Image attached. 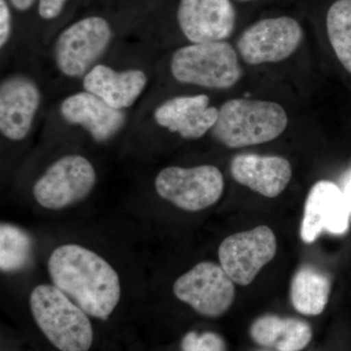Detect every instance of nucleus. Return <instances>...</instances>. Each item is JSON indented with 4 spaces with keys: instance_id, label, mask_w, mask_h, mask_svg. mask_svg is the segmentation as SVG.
<instances>
[{
    "instance_id": "obj_16",
    "label": "nucleus",
    "mask_w": 351,
    "mask_h": 351,
    "mask_svg": "<svg viewBox=\"0 0 351 351\" xmlns=\"http://www.w3.org/2000/svg\"><path fill=\"white\" fill-rule=\"evenodd\" d=\"M147 84L149 75L144 69H117L104 63L95 64L82 78V90L124 112L137 103Z\"/></svg>"
},
{
    "instance_id": "obj_6",
    "label": "nucleus",
    "mask_w": 351,
    "mask_h": 351,
    "mask_svg": "<svg viewBox=\"0 0 351 351\" xmlns=\"http://www.w3.org/2000/svg\"><path fill=\"white\" fill-rule=\"evenodd\" d=\"M97 180L96 168L87 157L66 154L51 164L34 182L32 195L45 209L62 210L88 197Z\"/></svg>"
},
{
    "instance_id": "obj_25",
    "label": "nucleus",
    "mask_w": 351,
    "mask_h": 351,
    "mask_svg": "<svg viewBox=\"0 0 351 351\" xmlns=\"http://www.w3.org/2000/svg\"><path fill=\"white\" fill-rule=\"evenodd\" d=\"M14 8L19 11H27L34 5L36 0H10Z\"/></svg>"
},
{
    "instance_id": "obj_23",
    "label": "nucleus",
    "mask_w": 351,
    "mask_h": 351,
    "mask_svg": "<svg viewBox=\"0 0 351 351\" xmlns=\"http://www.w3.org/2000/svg\"><path fill=\"white\" fill-rule=\"evenodd\" d=\"M12 34V14L6 0H0V48L3 50Z\"/></svg>"
},
{
    "instance_id": "obj_8",
    "label": "nucleus",
    "mask_w": 351,
    "mask_h": 351,
    "mask_svg": "<svg viewBox=\"0 0 351 351\" xmlns=\"http://www.w3.org/2000/svg\"><path fill=\"white\" fill-rule=\"evenodd\" d=\"M175 297L189 304L200 315L221 317L235 299L234 282L213 262H201L182 274L173 285Z\"/></svg>"
},
{
    "instance_id": "obj_1",
    "label": "nucleus",
    "mask_w": 351,
    "mask_h": 351,
    "mask_svg": "<svg viewBox=\"0 0 351 351\" xmlns=\"http://www.w3.org/2000/svg\"><path fill=\"white\" fill-rule=\"evenodd\" d=\"M48 272L53 285L89 316L107 320L119 306L121 284L117 270L96 252L64 244L51 254Z\"/></svg>"
},
{
    "instance_id": "obj_12",
    "label": "nucleus",
    "mask_w": 351,
    "mask_h": 351,
    "mask_svg": "<svg viewBox=\"0 0 351 351\" xmlns=\"http://www.w3.org/2000/svg\"><path fill=\"white\" fill-rule=\"evenodd\" d=\"M350 208L343 191L331 181L313 184L304 204L301 225V239L313 243L322 232L341 235L350 228Z\"/></svg>"
},
{
    "instance_id": "obj_7",
    "label": "nucleus",
    "mask_w": 351,
    "mask_h": 351,
    "mask_svg": "<svg viewBox=\"0 0 351 351\" xmlns=\"http://www.w3.org/2000/svg\"><path fill=\"white\" fill-rule=\"evenodd\" d=\"M157 195L188 212H198L216 204L225 189L221 170L214 165L184 168L169 166L154 180Z\"/></svg>"
},
{
    "instance_id": "obj_10",
    "label": "nucleus",
    "mask_w": 351,
    "mask_h": 351,
    "mask_svg": "<svg viewBox=\"0 0 351 351\" xmlns=\"http://www.w3.org/2000/svg\"><path fill=\"white\" fill-rule=\"evenodd\" d=\"M302 40V29L297 21L270 18L245 29L237 41V49L245 63L251 66L278 63L294 54Z\"/></svg>"
},
{
    "instance_id": "obj_27",
    "label": "nucleus",
    "mask_w": 351,
    "mask_h": 351,
    "mask_svg": "<svg viewBox=\"0 0 351 351\" xmlns=\"http://www.w3.org/2000/svg\"><path fill=\"white\" fill-rule=\"evenodd\" d=\"M242 1H251V0H242Z\"/></svg>"
},
{
    "instance_id": "obj_22",
    "label": "nucleus",
    "mask_w": 351,
    "mask_h": 351,
    "mask_svg": "<svg viewBox=\"0 0 351 351\" xmlns=\"http://www.w3.org/2000/svg\"><path fill=\"white\" fill-rule=\"evenodd\" d=\"M181 348L182 351H226L225 341L214 332H186L182 339Z\"/></svg>"
},
{
    "instance_id": "obj_20",
    "label": "nucleus",
    "mask_w": 351,
    "mask_h": 351,
    "mask_svg": "<svg viewBox=\"0 0 351 351\" xmlns=\"http://www.w3.org/2000/svg\"><path fill=\"white\" fill-rule=\"evenodd\" d=\"M327 32L339 61L351 75V0H338L327 14Z\"/></svg>"
},
{
    "instance_id": "obj_9",
    "label": "nucleus",
    "mask_w": 351,
    "mask_h": 351,
    "mask_svg": "<svg viewBox=\"0 0 351 351\" xmlns=\"http://www.w3.org/2000/svg\"><path fill=\"white\" fill-rule=\"evenodd\" d=\"M276 234L267 226L226 237L219 247V265L233 282L247 286L276 257Z\"/></svg>"
},
{
    "instance_id": "obj_4",
    "label": "nucleus",
    "mask_w": 351,
    "mask_h": 351,
    "mask_svg": "<svg viewBox=\"0 0 351 351\" xmlns=\"http://www.w3.org/2000/svg\"><path fill=\"white\" fill-rule=\"evenodd\" d=\"M169 69L176 82L212 90L230 89L242 75L237 51L226 41L182 46L173 53Z\"/></svg>"
},
{
    "instance_id": "obj_17",
    "label": "nucleus",
    "mask_w": 351,
    "mask_h": 351,
    "mask_svg": "<svg viewBox=\"0 0 351 351\" xmlns=\"http://www.w3.org/2000/svg\"><path fill=\"white\" fill-rule=\"evenodd\" d=\"M233 179L261 195L274 198L287 188L292 178V166L280 156L240 154L230 162Z\"/></svg>"
},
{
    "instance_id": "obj_19",
    "label": "nucleus",
    "mask_w": 351,
    "mask_h": 351,
    "mask_svg": "<svg viewBox=\"0 0 351 351\" xmlns=\"http://www.w3.org/2000/svg\"><path fill=\"white\" fill-rule=\"evenodd\" d=\"M331 292V279L311 265H302L291 283V302L298 313L319 315L326 308Z\"/></svg>"
},
{
    "instance_id": "obj_13",
    "label": "nucleus",
    "mask_w": 351,
    "mask_h": 351,
    "mask_svg": "<svg viewBox=\"0 0 351 351\" xmlns=\"http://www.w3.org/2000/svg\"><path fill=\"white\" fill-rule=\"evenodd\" d=\"M59 112L64 122L82 128L99 144L117 137L127 122L124 110L110 107L96 95L84 90L66 96L60 104Z\"/></svg>"
},
{
    "instance_id": "obj_18",
    "label": "nucleus",
    "mask_w": 351,
    "mask_h": 351,
    "mask_svg": "<svg viewBox=\"0 0 351 351\" xmlns=\"http://www.w3.org/2000/svg\"><path fill=\"white\" fill-rule=\"evenodd\" d=\"M252 339L277 351H302L313 339V329L306 321L265 314L252 323Z\"/></svg>"
},
{
    "instance_id": "obj_2",
    "label": "nucleus",
    "mask_w": 351,
    "mask_h": 351,
    "mask_svg": "<svg viewBox=\"0 0 351 351\" xmlns=\"http://www.w3.org/2000/svg\"><path fill=\"white\" fill-rule=\"evenodd\" d=\"M287 125V113L276 101L232 99L219 108L211 132L221 144L240 149L276 140Z\"/></svg>"
},
{
    "instance_id": "obj_28",
    "label": "nucleus",
    "mask_w": 351,
    "mask_h": 351,
    "mask_svg": "<svg viewBox=\"0 0 351 351\" xmlns=\"http://www.w3.org/2000/svg\"><path fill=\"white\" fill-rule=\"evenodd\" d=\"M261 351H269V350H261ZM277 351V350H276Z\"/></svg>"
},
{
    "instance_id": "obj_11",
    "label": "nucleus",
    "mask_w": 351,
    "mask_h": 351,
    "mask_svg": "<svg viewBox=\"0 0 351 351\" xmlns=\"http://www.w3.org/2000/svg\"><path fill=\"white\" fill-rule=\"evenodd\" d=\"M43 104V92L34 77L13 73L0 82V134L11 142L31 134Z\"/></svg>"
},
{
    "instance_id": "obj_14",
    "label": "nucleus",
    "mask_w": 351,
    "mask_h": 351,
    "mask_svg": "<svg viewBox=\"0 0 351 351\" xmlns=\"http://www.w3.org/2000/svg\"><path fill=\"white\" fill-rule=\"evenodd\" d=\"M177 19L191 43L225 41L234 29L235 11L230 0H181Z\"/></svg>"
},
{
    "instance_id": "obj_5",
    "label": "nucleus",
    "mask_w": 351,
    "mask_h": 351,
    "mask_svg": "<svg viewBox=\"0 0 351 351\" xmlns=\"http://www.w3.org/2000/svg\"><path fill=\"white\" fill-rule=\"evenodd\" d=\"M113 40L112 25L100 16H89L73 23L58 36L53 60L62 75L82 78L100 63Z\"/></svg>"
},
{
    "instance_id": "obj_3",
    "label": "nucleus",
    "mask_w": 351,
    "mask_h": 351,
    "mask_svg": "<svg viewBox=\"0 0 351 351\" xmlns=\"http://www.w3.org/2000/svg\"><path fill=\"white\" fill-rule=\"evenodd\" d=\"M29 308L44 336L60 351H88L94 332L88 314L54 285L40 284L29 295Z\"/></svg>"
},
{
    "instance_id": "obj_24",
    "label": "nucleus",
    "mask_w": 351,
    "mask_h": 351,
    "mask_svg": "<svg viewBox=\"0 0 351 351\" xmlns=\"http://www.w3.org/2000/svg\"><path fill=\"white\" fill-rule=\"evenodd\" d=\"M68 0H38V13L44 20H53L60 16Z\"/></svg>"
},
{
    "instance_id": "obj_15",
    "label": "nucleus",
    "mask_w": 351,
    "mask_h": 351,
    "mask_svg": "<svg viewBox=\"0 0 351 351\" xmlns=\"http://www.w3.org/2000/svg\"><path fill=\"white\" fill-rule=\"evenodd\" d=\"M152 117L161 128L186 140H197L212 130L219 108L210 106V98L205 94L177 96L161 103Z\"/></svg>"
},
{
    "instance_id": "obj_21",
    "label": "nucleus",
    "mask_w": 351,
    "mask_h": 351,
    "mask_svg": "<svg viewBox=\"0 0 351 351\" xmlns=\"http://www.w3.org/2000/svg\"><path fill=\"white\" fill-rule=\"evenodd\" d=\"M0 267L2 271H15L25 267L31 255V240L27 233L15 226L2 223L0 228Z\"/></svg>"
},
{
    "instance_id": "obj_26",
    "label": "nucleus",
    "mask_w": 351,
    "mask_h": 351,
    "mask_svg": "<svg viewBox=\"0 0 351 351\" xmlns=\"http://www.w3.org/2000/svg\"><path fill=\"white\" fill-rule=\"evenodd\" d=\"M343 195H345L346 203H348V206L350 208L351 213V173L350 175L348 176V180H346L345 189H343Z\"/></svg>"
}]
</instances>
